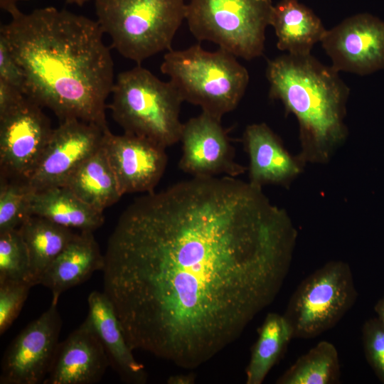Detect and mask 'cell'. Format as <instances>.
I'll return each instance as SVG.
<instances>
[{"label": "cell", "instance_id": "25", "mask_svg": "<svg viewBox=\"0 0 384 384\" xmlns=\"http://www.w3.org/2000/svg\"><path fill=\"white\" fill-rule=\"evenodd\" d=\"M31 283L30 258L18 228L0 233V282Z\"/></svg>", "mask_w": 384, "mask_h": 384}, {"label": "cell", "instance_id": "32", "mask_svg": "<svg viewBox=\"0 0 384 384\" xmlns=\"http://www.w3.org/2000/svg\"><path fill=\"white\" fill-rule=\"evenodd\" d=\"M192 381H193V376L191 375H175L171 376L169 380V383H191Z\"/></svg>", "mask_w": 384, "mask_h": 384}, {"label": "cell", "instance_id": "19", "mask_svg": "<svg viewBox=\"0 0 384 384\" xmlns=\"http://www.w3.org/2000/svg\"><path fill=\"white\" fill-rule=\"evenodd\" d=\"M270 26L274 29L278 49L293 55L311 54L326 31L321 19L298 0H281L274 5Z\"/></svg>", "mask_w": 384, "mask_h": 384}, {"label": "cell", "instance_id": "33", "mask_svg": "<svg viewBox=\"0 0 384 384\" xmlns=\"http://www.w3.org/2000/svg\"><path fill=\"white\" fill-rule=\"evenodd\" d=\"M377 317L384 324V294L374 306Z\"/></svg>", "mask_w": 384, "mask_h": 384}, {"label": "cell", "instance_id": "17", "mask_svg": "<svg viewBox=\"0 0 384 384\" xmlns=\"http://www.w3.org/2000/svg\"><path fill=\"white\" fill-rule=\"evenodd\" d=\"M87 319L98 336L110 366L127 383H145L147 374L128 345L114 306L104 292H92L87 298Z\"/></svg>", "mask_w": 384, "mask_h": 384}, {"label": "cell", "instance_id": "22", "mask_svg": "<svg viewBox=\"0 0 384 384\" xmlns=\"http://www.w3.org/2000/svg\"><path fill=\"white\" fill-rule=\"evenodd\" d=\"M18 228L28 251L31 283L39 284L43 272L76 233L37 215L28 216Z\"/></svg>", "mask_w": 384, "mask_h": 384}, {"label": "cell", "instance_id": "11", "mask_svg": "<svg viewBox=\"0 0 384 384\" xmlns=\"http://www.w3.org/2000/svg\"><path fill=\"white\" fill-rule=\"evenodd\" d=\"M321 43L338 72L367 75L384 68V21L370 14L346 18Z\"/></svg>", "mask_w": 384, "mask_h": 384}, {"label": "cell", "instance_id": "5", "mask_svg": "<svg viewBox=\"0 0 384 384\" xmlns=\"http://www.w3.org/2000/svg\"><path fill=\"white\" fill-rule=\"evenodd\" d=\"M107 105L124 132L166 148L180 141L183 101L171 81L164 82L139 65L118 74Z\"/></svg>", "mask_w": 384, "mask_h": 384}, {"label": "cell", "instance_id": "14", "mask_svg": "<svg viewBox=\"0 0 384 384\" xmlns=\"http://www.w3.org/2000/svg\"><path fill=\"white\" fill-rule=\"evenodd\" d=\"M102 146L123 196L151 193L167 165L165 147L143 137L105 132Z\"/></svg>", "mask_w": 384, "mask_h": 384}, {"label": "cell", "instance_id": "6", "mask_svg": "<svg viewBox=\"0 0 384 384\" xmlns=\"http://www.w3.org/2000/svg\"><path fill=\"white\" fill-rule=\"evenodd\" d=\"M186 6L183 0H95L97 21L112 47L137 65L171 49Z\"/></svg>", "mask_w": 384, "mask_h": 384}, {"label": "cell", "instance_id": "16", "mask_svg": "<svg viewBox=\"0 0 384 384\" xmlns=\"http://www.w3.org/2000/svg\"><path fill=\"white\" fill-rule=\"evenodd\" d=\"M249 156V182L287 186L301 173L304 163L292 156L279 137L265 124L248 125L242 137Z\"/></svg>", "mask_w": 384, "mask_h": 384}, {"label": "cell", "instance_id": "27", "mask_svg": "<svg viewBox=\"0 0 384 384\" xmlns=\"http://www.w3.org/2000/svg\"><path fill=\"white\" fill-rule=\"evenodd\" d=\"M33 286L25 282H0V334L16 319Z\"/></svg>", "mask_w": 384, "mask_h": 384}, {"label": "cell", "instance_id": "1", "mask_svg": "<svg viewBox=\"0 0 384 384\" xmlns=\"http://www.w3.org/2000/svg\"><path fill=\"white\" fill-rule=\"evenodd\" d=\"M297 238L261 187L193 177L121 214L104 255L103 292L132 351L194 370L273 302Z\"/></svg>", "mask_w": 384, "mask_h": 384}, {"label": "cell", "instance_id": "28", "mask_svg": "<svg viewBox=\"0 0 384 384\" xmlns=\"http://www.w3.org/2000/svg\"><path fill=\"white\" fill-rule=\"evenodd\" d=\"M362 340L368 364L384 383V324L378 317L366 321L362 328Z\"/></svg>", "mask_w": 384, "mask_h": 384}, {"label": "cell", "instance_id": "4", "mask_svg": "<svg viewBox=\"0 0 384 384\" xmlns=\"http://www.w3.org/2000/svg\"><path fill=\"white\" fill-rule=\"evenodd\" d=\"M183 101L221 120L238 105L249 82L247 69L237 57L220 48L210 52L199 44L169 50L161 65Z\"/></svg>", "mask_w": 384, "mask_h": 384}, {"label": "cell", "instance_id": "29", "mask_svg": "<svg viewBox=\"0 0 384 384\" xmlns=\"http://www.w3.org/2000/svg\"><path fill=\"white\" fill-rule=\"evenodd\" d=\"M0 79L19 88L24 93L23 72L14 57L6 40L0 34Z\"/></svg>", "mask_w": 384, "mask_h": 384}, {"label": "cell", "instance_id": "7", "mask_svg": "<svg viewBox=\"0 0 384 384\" xmlns=\"http://www.w3.org/2000/svg\"><path fill=\"white\" fill-rule=\"evenodd\" d=\"M273 6L272 0H191L186 20L198 41L250 60L263 53Z\"/></svg>", "mask_w": 384, "mask_h": 384}, {"label": "cell", "instance_id": "8", "mask_svg": "<svg viewBox=\"0 0 384 384\" xmlns=\"http://www.w3.org/2000/svg\"><path fill=\"white\" fill-rule=\"evenodd\" d=\"M357 297L349 265L332 260L302 281L283 315L293 329L294 338H312L334 327Z\"/></svg>", "mask_w": 384, "mask_h": 384}, {"label": "cell", "instance_id": "12", "mask_svg": "<svg viewBox=\"0 0 384 384\" xmlns=\"http://www.w3.org/2000/svg\"><path fill=\"white\" fill-rule=\"evenodd\" d=\"M105 131L78 119L60 121L28 181L29 187L40 191L63 186L77 167L101 147Z\"/></svg>", "mask_w": 384, "mask_h": 384}, {"label": "cell", "instance_id": "3", "mask_svg": "<svg viewBox=\"0 0 384 384\" xmlns=\"http://www.w3.org/2000/svg\"><path fill=\"white\" fill-rule=\"evenodd\" d=\"M269 95L297 117L305 163H327L346 139L349 89L338 72L311 54H287L270 60L266 70Z\"/></svg>", "mask_w": 384, "mask_h": 384}, {"label": "cell", "instance_id": "2", "mask_svg": "<svg viewBox=\"0 0 384 384\" xmlns=\"http://www.w3.org/2000/svg\"><path fill=\"white\" fill-rule=\"evenodd\" d=\"M0 34L23 72L26 97L60 121L78 119L109 129L114 63L97 20L47 6L18 11Z\"/></svg>", "mask_w": 384, "mask_h": 384}, {"label": "cell", "instance_id": "20", "mask_svg": "<svg viewBox=\"0 0 384 384\" xmlns=\"http://www.w3.org/2000/svg\"><path fill=\"white\" fill-rule=\"evenodd\" d=\"M28 213L80 231L94 232L104 223L103 212L86 204L64 186L33 191Z\"/></svg>", "mask_w": 384, "mask_h": 384}, {"label": "cell", "instance_id": "15", "mask_svg": "<svg viewBox=\"0 0 384 384\" xmlns=\"http://www.w3.org/2000/svg\"><path fill=\"white\" fill-rule=\"evenodd\" d=\"M110 362L86 319L60 342L50 370L43 384H94L100 382Z\"/></svg>", "mask_w": 384, "mask_h": 384}, {"label": "cell", "instance_id": "34", "mask_svg": "<svg viewBox=\"0 0 384 384\" xmlns=\"http://www.w3.org/2000/svg\"><path fill=\"white\" fill-rule=\"evenodd\" d=\"M90 0H65V1L70 4H75L78 6H82L86 2L89 1Z\"/></svg>", "mask_w": 384, "mask_h": 384}, {"label": "cell", "instance_id": "26", "mask_svg": "<svg viewBox=\"0 0 384 384\" xmlns=\"http://www.w3.org/2000/svg\"><path fill=\"white\" fill-rule=\"evenodd\" d=\"M28 182L0 177V233L18 228L29 216Z\"/></svg>", "mask_w": 384, "mask_h": 384}, {"label": "cell", "instance_id": "31", "mask_svg": "<svg viewBox=\"0 0 384 384\" xmlns=\"http://www.w3.org/2000/svg\"><path fill=\"white\" fill-rule=\"evenodd\" d=\"M25 1L29 0H0V7L1 9L9 13L11 16L20 11L17 4L20 1Z\"/></svg>", "mask_w": 384, "mask_h": 384}, {"label": "cell", "instance_id": "18", "mask_svg": "<svg viewBox=\"0 0 384 384\" xmlns=\"http://www.w3.org/2000/svg\"><path fill=\"white\" fill-rule=\"evenodd\" d=\"M91 231L76 233L66 247L48 267L39 284L48 288L52 299L86 280L96 271L102 270L104 255Z\"/></svg>", "mask_w": 384, "mask_h": 384}, {"label": "cell", "instance_id": "21", "mask_svg": "<svg viewBox=\"0 0 384 384\" xmlns=\"http://www.w3.org/2000/svg\"><path fill=\"white\" fill-rule=\"evenodd\" d=\"M63 186L100 212L122 196L102 144L77 167Z\"/></svg>", "mask_w": 384, "mask_h": 384}, {"label": "cell", "instance_id": "13", "mask_svg": "<svg viewBox=\"0 0 384 384\" xmlns=\"http://www.w3.org/2000/svg\"><path fill=\"white\" fill-rule=\"evenodd\" d=\"M179 168L193 177L225 174L235 177L246 168L235 161V151L220 119L202 112L183 124Z\"/></svg>", "mask_w": 384, "mask_h": 384}, {"label": "cell", "instance_id": "10", "mask_svg": "<svg viewBox=\"0 0 384 384\" xmlns=\"http://www.w3.org/2000/svg\"><path fill=\"white\" fill-rule=\"evenodd\" d=\"M57 299L11 341L1 363V384L43 383L59 344L62 320Z\"/></svg>", "mask_w": 384, "mask_h": 384}, {"label": "cell", "instance_id": "30", "mask_svg": "<svg viewBox=\"0 0 384 384\" xmlns=\"http://www.w3.org/2000/svg\"><path fill=\"white\" fill-rule=\"evenodd\" d=\"M25 96L19 88L0 79V117L18 105Z\"/></svg>", "mask_w": 384, "mask_h": 384}, {"label": "cell", "instance_id": "23", "mask_svg": "<svg viewBox=\"0 0 384 384\" xmlns=\"http://www.w3.org/2000/svg\"><path fill=\"white\" fill-rule=\"evenodd\" d=\"M293 338V329L283 314H268L252 347L246 368V383L261 384Z\"/></svg>", "mask_w": 384, "mask_h": 384}, {"label": "cell", "instance_id": "24", "mask_svg": "<svg viewBox=\"0 0 384 384\" xmlns=\"http://www.w3.org/2000/svg\"><path fill=\"white\" fill-rule=\"evenodd\" d=\"M338 353L329 341H321L300 356L276 381L278 384H334L339 383Z\"/></svg>", "mask_w": 384, "mask_h": 384}, {"label": "cell", "instance_id": "9", "mask_svg": "<svg viewBox=\"0 0 384 384\" xmlns=\"http://www.w3.org/2000/svg\"><path fill=\"white\" fill-rule=\"evenodd\" d=\"M42 109L25 96L0 117V177L28 182L33 174L54 129Z\"/></svg>", "mask_w": 384, "mask_h": 384}]
</instances>
